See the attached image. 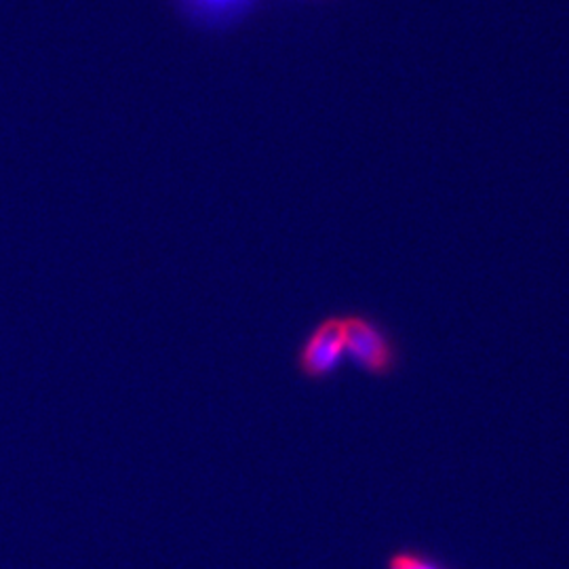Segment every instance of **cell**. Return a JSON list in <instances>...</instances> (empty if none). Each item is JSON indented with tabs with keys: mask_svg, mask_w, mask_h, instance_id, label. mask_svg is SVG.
<instances>
[{
	"mask_svg": "<svg viewBox=\"0 0 569 569\" xmlns=\"http://www.w3.org/2000/svg\"><path fill=\"white\" fill-rule=\"evenodd\" d=\"M387 569H449L441 561L428 557L418 550H399L390 555Z\"/></svg>",
	"mask_w": 569,
	"mask_h": 569,
	"instance_id": "cell-4",
	"label": "cell"
},
{
	"mask_svg": "<svg viewBox=\"0 0 569 569\" xmlns=\"http://www.w3.org/2000/svg\"><path fill=\"white\" fill-rule=\"evenodd\" d=\"M346 359L371 378L397 371L401 350L388 327L367 312H345Z\"/></svg>",
	"mask_w": 569,
	"mask_h": 569,
	"instance_id": "cell-1",
	"label": "cell"
},
{
	"mask_svg": "<svg viewBox=\"0 0 569 569\" xmlns=\"http://www.w3.org/2000/svg\"><path fill=\"white\" fill-rule=\"evenodd\" d=\"M345 359V317L327 315L306 333L296 355V366L306 380L326 382L340 371Z\"/></svg>",
	"mask_w": 569,
	"mask_h": 569,
	"instance_id": "cell-2",
	"label": "cell"
},
{
	"mask_svg": "<svg viewBox=\"0 0 569 569\" xmlns=\"http://www.w3.org/2000/svg\"><path fill=\"white\" fill-rule=\"evenodd\" d=\"M176 16L207 37H224L241 28L264 0H169ZM323 2V0H300Z\"/></svg>",
	"mask_w": 569,
	"mask_h": 569,
	"instance_id": "cell-3",
	"label": "cell"
}]
</instances>
